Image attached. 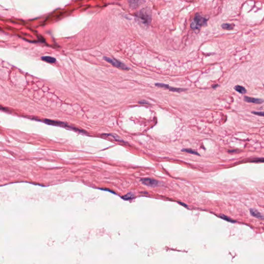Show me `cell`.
Masks as SVG:
<instances>
[{"label": "cell", "mask_w": 264, "mask_h": 264, "mask_svg": "<svg viewBox=\"0 0 264 264\" xmlns=\"http://www.w3.org/2000/svg\"><path fill=\"white\" fill-rule=\"evenodd\" d=\"M207 19L202 16L199 13H197L191 22L190 26L193 30L200 29V28L207 24Z\"/></svg>", "instance_id": "6da1fadb"}, {"label": "cell", "mask_w": 264, "mask_h": 264, "mask_svg": "<svg viewBox=\"0 0 264 264\" xmlns=\"http://www.w3.org/2000/svg\"><path fill=\"white\" fill-rule=\"evenodd\" d=\"M135 16L141 19L145 24H149L151 22V12L148 8H145L141 9L135 14Z\"/></svg>", "instance_id": "7a4b0ae2"}, {"label": "cell", "mask_w": 264, "mask_h": 264, "mask_svg": "<svg viewBox=\"0 0 264 264\" xmlns=\"http://www.w3.org/2000/svg\"><path fill=\"white\" fill-rule=\"evenodd\" d=\"M103 58L105 60H106V62L110 64L112 66H114V67L122 69L124 70H128L130 69L129 68H128L125 64L118 61V60H117V59L108 57L106 56H104Z\"/></svg>", "instance_id": "3957f363"}, {"label": "cell", "mask_w": 264, "mask_h": 264, "mask_svg": "<svg viewBox=\"0 0 264 264\" xmlns=\"http://www.w3.org/2000/svg\"><path fill=\"white\" fill-rule=\"evenodd\" d=\"M140 181L143 184L150 187H156L160 184V182L158 180L150 178H141Z\"/></svg>", "instance_id": "277c9868"}, {"label": "cell", "mask_w": 264, "mask_h": 264, "mask_svg": "<svg viewBox=\"0 0 264 264\" xmlns=\"http://www.w3.org/2000/svg\"><path fill=\"white\" fill-rule=\"evenodd\" d=\"M155 86H157V87H158L164 88H166V89H168L169 90H170V91H171L182 92V91H184V90H185L184 89L172 87L169 86L168 85L164 84H162V83H156V84H155Z\"/></svg>", "instance_id": "5b68a950"}, {"label": "cell", "mask_w": 264, "mask_h": 264, "mask_svg": "<svg viewBox=\"0 0 264 264\" xmlns=\"http://www.w3.org/2000/svg\"><path fill=\"white\" fill-rule=\"evenodd\" d=\"M244 101L248 103H252L254 104H260L264 102V100L260 99H256L254 97H251L247 96H244Z\"/></svg>", "instance_id": "8992f818"}, {"label": "cell", "mask_w": 264, "mask_h": 264, "mask_svg": "<svg viewBox=\"0 0 264 264\" xmlns=\"http://www.w3.org/2000/svg\"><path fill=\"white\" fill-rule=\"evenodd\" d=\"M44 122L50 125H57V126H64V127H67L68 126L67 124L65 123L60 122V121H54V120H48V119H44Z\"/></svg>", "instance_id": "52a82bcc"}, {"label": "cell", "mask_w": 264, "mask_h": 264, "mask_svg": "<svg viewBox=\"0 0 264 264\" xmlns=\"http://www.w3.org/2000/svg\"><path fill=\"white\" fill-rule=\"evenodd\" d=\"M250 213L251 215L255 218L260 219H264V216L262 215L259 211L255 209L251 208L250 209Z\"/></svg>", "instance_id": "ba28073f"}, {"label": "cell", "mask_w": 264, "mask_h": 264, "mask_svg": "<svg viewBox=\"0 0 264 264\" xmlns=\"http://www.w3.org/2000/svg\"><path fill=\"white\" fill-rule=\"evenodd\" d=\"M41 58L42 60H43V61H45L49 63H54L56 61V59L55 58L53 57H51V56H42L41 57Z\"/></svg>", "instance_id": "9c48e42d"}, {"label": "cell", "mask_w": 264, "mask_h": 264, "mask_svg": "<svg viewBox=\"0 0 264 264\" xmlns=\"http://www.w3.org/2000/svg\"><path fill=\"white\" fill-rule=\"evenodd\" d=\"M234 89L236 91L241 94H245L247 92V90L246 88L241 86L239 85H236L234 87Z\"/></svg>", "instance_id": "30bf717a"}, {"label": "cell", "mask_w": 264, "mask_h": 264, "mask_svg": "<svg viewBox=\"0 0 264 264\" xmlns=\"http://www.w3.org/2000/svg\"><path fill=\"white\" fill-rule=\"evenodd\" d=\"M221 27L223 29H227V30H232L235 27V25L234 24H230V23H223L221 25Z\"/></svg>", "instance_id": "8fae6325"}, {"label": "cell", "mask_w": 264, "mask_h": 264, "mask_svg": "<svg viewBox=\"0 0 264 264\" xmlns=\"http://www.w3.org/2000/svg\"><path fill=\"white\" fill-rule=\"evenodd\" d=\"M142 2L141 1H129V4H130V6L131 7V8H136V7H137L138 6H139V5H140L139 3H142Z\"/></svg>", "instance_id": "7c38bea8"}, {"label": "cell", "mask_w": 264, "mask_h": 264, "mask_svg": "<svg viewBox=\"0 0 264 264\" xmlns=\"http://www.w3.org/2000/svg\"><path fill=\"white\" fill-rule=\"evenodd\" d=\"M182 151L183 152H186V153H188L199 155V154L197 152H196V151H194V150H193L192 149H184Z\"/></svg>", "instance_id": "4fadbf2b"}, {"label": "cell", "mask_w": 264, "mask_h": 264, "mask_svg": "<svg viewBox=\"0 0 264 264\" xmlns=\"http://www.w3.org/2000/svg\"><path fill=\"white\" fill-rule=\"evenodd\" d=\"M220 217L221 219H223V220H224L225 221H227L228 222H231V223H235V222H236V221L232 220V219L230 218L229 217L226 216H225L224 215H221L220 216Z\"/></svg>", "instance_id": "5bb4252c"}, {"label": "cell", "mask_w": 264, "mask_h": 264, "mask_svg": "<svg viewBox=\"0 0 264 264\" xmlns=\"http://www.w3.org/2000/svg\"><path fill=\"white\" fill-rule=\"evenodd\" d=\"M135 197V195L133 193H128L127 194L124 195L123 197H122V198L125 200H131L132 199H133Z\"/></svg>", "instance_id": "9a60e30c"}, {"label": "cell", "mask_w": 264, "mask_h": 264, "mask_svg": "<svg viewBox=\"0 0 264 264\" xmlns=\"http://www.w3.org/2000/svg\"><path fill=\"white\" fill-rule=\"evenodd\" d=\"M252 113L255 115L264 117V111H252Z\"/></svg>", "instance_id": "2e32d148"}, {"label": "cell", "mask_w": 264, "mask_h": 264, "mask_svg": "<svg viewBox=\"0 0 264 264\" xmlns=\"http://www.w3.org/2000/svg\"><path fill=\"white\" fill-rule=\"evenodd\" d=\"M251 162H262V163H264V158H255V159L252 160Z\"/></svg>", "instance_id": "e0dca14e"}, {"label": "cell", "mask_w": 264, "mask_h": 264, "mask_svg": "<svg viewBox=\"0 0 264 264\" xmlns=\"http://www.w3.org/2000/svg\"><path fill=\"white\" fill-rule=\"evenodd\" d=\"M138 103L139 104H150L149 103H148L147 101H145V100L140 101L138 102Z\"/></svg>", "instance_id": "ac0fdd59"}, {"label": "cell", "mask_w": 264, "mask_h": 264, "mask_svg": "<svg viewBox=\"0 0 264 264\" xmlns=\"http://www.w3.org/2000/svg\"><path fill=\"white\" fill-rule=\"evenodd\" d=\"M178 203H179V204H180V205H182V206H184V207H187V205L185 204V203H182V202H178Z\"/></svg>", "instance_id": "d6986e66"}, {"label": "cell", "mask_w": 264, "mask_h": 264, "mask_svg": "<svg viewBox=\"0 0 264 264\" xmlns=\"http://www.w3.org/2000/svg\"><path fill=\"white\" fill-rule=\"evenodd\" d=\"M229 153H233V152H236V150H229L228 151Z\"/></svg>", "instance_id": "ffe728a7"}, {"label": "cell", "mask_w": 264, "mask_h": 264, "mask_svg": "<svg viewBox=\"0 0 264 264\" xmlns=\"http://www.w3.org/2000/svg\"></svg>", "instance_id": "44dd1931"}]
</instances>
